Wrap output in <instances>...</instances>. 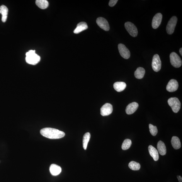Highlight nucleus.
Segmentation results:
<instances>
[{
  "label": "nucleus",
  "instance_id": "ddd939ff",
  "mask_svg": "<svg viewBox=\"0 0 182 182\" xmlns=\"http://www.w3.org/2000/svg\"><path fill=\"white\" fill-rule=\"evenodd\" d=\"M138 106H139V105L135 102H133L128 104L126 108V113L128 115H132L137 110Z\"/></svg>",
  "mask_w": 182,
  "mask_h": 182
},
{
  "label": "nucleus",
  "instance_id": "1a4fd4ad",
  "mask_svg": "<svg viewBox=\"0 0 182 182\" xmlns=\"http://www.w3.org/2000/svg\"><path fill=\"white\" fill-rule=\"evenodd\" d=\"M96 22L98 25L104 30L108 31L110 30V26L106 19L103 17H99L96 19Z\"/></svg>",
  "mask_w": 182,
  "mask_h": 182
},
{
  "label": "nucleus",
  "instance_id": "a878e982",
  "mask_svg": "<svg viewBox=\"0 0 182 182\" xmlns=\"http://www.w3.org/2000/svg\"><path fill=\"white\" fill-rule=\"evenodd\" d=\"M149 128L150 132L152 136H155L157 135L158 131L156 126H154L151 124H150L149 125Z\"/></svg>",
  "mask_w": 182,
  "mask_h": 182
},
{
  "label": "nucleus",
  "instance_id": "6ab92c4d",
  "mask_svg": "<svg viewBox=\"0 0 182 182\" xmlns=\"http://www.w3.org/2000/svg\"><path fill=\"white\" fill-rule=\"evenodd\" d=\"M157 148L159 154L162 155L164 156L166 154V148L165 145L164 143L161 141H160L157 143Z\"/></svg>",
  "mask_w": 182,
  "mask_h": 182
},
{
  "label": "nucleus",
  "instance_id": "393cba45",
  "mask_svg": "<svg viewBox=\"0 0 182 182\" xmlns=\"http://www.w3.org/2000/svg\"><path fill=\"white\" fill-rule=\"evenodd\" d=\"M131 145V141L129 139H126L124 141L121 148L123 150H127L129 149Z\"/></svg>",
  "mask_w": 182,
  "mask_h": 182
},
{
  "label": "nucleus",
  "instance_id": "dca6fc26",
  "mask_svg": "<svg viewBox=\"0 0 182 182\" xmlns=\"http://www.w3.org/2000/svg\"><path fill=\"white\" fill-rule=\"evenodd\" d=\"M149 153L153 158L155 161H157L159 159V155L157 150L152 145H149Z\"/></svg>",
  "mask_w": 182,
  "mask_h": 182
},
{
  "label": "nucleus",
  "instance_id": "20e7f679",
  "mask_svg": "<svg viewBox=\"0 0 182 182\" xmlns=\"http://www.w3.org/2000/svg\"><path fill=\"white\" fill-rule=\"evenodd\" d=\"M170 61L172 65L175 67H180L182 65L181 58L176 53L172 52L170 55Z\"/></svg>",
  "mask_w": 182,
  "mask_h": 182
},
{
  "label": "nucleus",
  "instance_id": "b1692460",
  "mask_svg": "<svg viewBox=\"0 0 182 182\" xmlns=\"http://www.w3.org/2000/svg\"><path fill=\"white\" fill-rule=\"evenodd\" d=\"M128 167L129 168L133 170H139L141 167L140 165L138 162H131L129 164H128Z\"/></svg>",
  "mask_w": 182,
  "mask_h": 182
},
{
  "label": "nucleus",
  "instance_id": "9d476101",
  "mask_svg": "<svg viewBox=\"0 0 182 182\" xmlns=\"http://www.w3.org/2000/svg\"><path fill=\"white\" fill-rule=\"evenodd\" d=\"M113 111V106L110 104L106 103L101 109V114L102 116H106L110 115Z\"/></svg>",
  "mask_w": 182,
  "mask_h": 182
},
{
  "label": "nucleus",
  "instance_id": "f03ea898",
  "mask_svg": "<svg viewBox=\"0 0 182 182\" xmlns=\"http://www.w3.org/2000/svg\"><path fill=\"white\" fill-rule=\"evenodd\" d=\"M26 61L28 64L35 65L40 62L41 58L36 54L35 50H30L26 54Z\"/></svg>",
  "mask_w": 182,
  "mask_h": 182
},
{
  "label": "nucleus",
  "instance_id": "9b49d317",
  "mask_svg": "<svg viewBox=\"0 0 182 182\" xmlns=\"http://www.w3.org/2000/svg\"><path fill=\"white\" fill-rule=\"evenodd\" d=\"M178 83L176 80L172 79L170 80L168 84L167 85L166 89L170 92H173L176 91L178 89Z\"/></svg>",
  "mask_w": 182,
  "mask_h": 182
},
{
  "label": "nucleus",
  "instance_id": "4468645a",
  "mask_svg": "<svg viewBox=\"0 0 182 182\" xmlns=\"http://www.w3.org/2000/svg\"><path fill=\"white\" fill-rule=\"evenodd\" d=\"M50 171L52 175L57 176L61 172L62 168L56 164H52L50 167Z\"/></svg>",
  "mask_w": 182,
  "mask_h": 182
},
{
  "label": "nucleus",
  "instance_id": "cd10ccee",
  "mask_svg": "<svg viewBox=\"0 0 182 182\" xmlns=\"http://www.w3.org/2000/svg\"><path fill=\"white\" fill-rule=\"evenodd\" d=\"M177 178H178L179 182H182V178L181 176H177Z\"/></svg>",
  "mask_w": 182,
  "mask_h": 182
},
{
  "label": "nucleus",
  "instance_id": "5701e85b",
  "mask_svg": "<svg viewBox=\"0 0 182 182\" xmlns=\"http://www.w3.org/2000/svg\"><path fill=\"white\" fill-rule=\"evenodd\" d=\"M91 138V134L89 133H86L83 136V146L84 150H86L88 143Z\"/></svg>",
  "mask_w": 182,
  "mask_h": 182
},
{
  "label": "nucleus",
  "instance_id": "4be33fe9",
  "mask_svg": "<svg viewBox=\"0 0 182 182\" xmlns=\"http://www.w3.org/2000/svg\"><path fill=\"white\" fill-rule=\"evenodd\" d=\"M36 4L38 8L42 9L47 8L49 6V2L46 0H37Z\"/></svg>",
  "mask_w": 182,
  "mask_h": 182
},
{
  "label": "nucleus",
  "instance_id": "f8f14e48",
  "mask_svg": "<svg viewBox=\"0 0 182 182\" xmlns=\"http://www.w3.org/2000/svg\"><path fill=\"white\" fill-rule=\"evenodd\" d=\"M162 19V15L161 13H158L153 18L152 26L153 28L156 29L159 27L161 24Z\"/></svg>",
  "mask_w": 182,
  "mask_h": 182
},
{
  "label": "nucleus",
  "instance_id": "bb28decb",
  "mask_svg": "<svg viewBox=\"0 0 182 182\" xmlns=\"http://www.w3.org/2000/svg\"><path fill=\"white\" fill-rule=\"evenodd\" d=\"M117 1V0H110L109 2V6L111 7H113L115 5Z\"/></svg>",
  "mask_w": 182,
  "mask_h": 182
},
{
  "label": "nucleus",
  "instance_id": "c85d7f7f",
  "mask_svg": "<svg viewBox=\"0 0 182 182\" xmlns=\"http://www.w3.org/2000/svg\"><path fill=\"white\" fill-rule=\"evenodd\" d=\"M179 53H180L181 55V56H182V48H181L180 49H179Z\"/></svg>",
  "mask_w": 182,
  "mask_h": 182
},
{
  "label": "nucleus",
  "instance_id": "aec40b11",
  "mask_svg": "<svg viewBox=\"0 0 182 182\" xmlns=\"http://www.w3.org/2000/svg\"><path fill=\"white\" fill-rule=\"evenodd\" d=\"M171 142L172 146L175 149H178L181 147V144L180 139L176 136L172 137Z\"/></svg>",
  "mask_w": 182,
  "mask_h": 182
},
{
  "label": "nucleus",
  "instance_id": "a211bd4d",
  "mask_svg": "<svg viewBox=\"0 0 182 182\" xmlns=\"http://www.w3.org/2000/svg\"><path fill=\"white\" fill-rule=\"evenodd\" d=\"M127 86V85L125 82H115L113 84L114 89L116 91L119 92L124 90Z\"/></svg>",
  "mask_w": 182,
  "mask_h": 182
},
{
  "label": "nucleus",
  "instance_id": "6e6552de",
  "mask_svg": "<svg viewBox=\"0 0 182 182\" xmlns=\"http://www.w3.org/2000/svg\"><path fill=\"white\" fill-rule=\"evenodd\" d=\"M118 49L120 55L124 59H129L130 57V52L124 45L122 44H120L118 45Z\"/></svg>",
  "mask_w": 182,
  "mask_h": 182
},
{
  "label": "nucleus",
  "instance_id": "39448f33",
  "mask_svg": "<svg viewBox=\"0 0 182 182\" xmlns=\"http://www.w3.org/2000/svg\"><path fill=\"white\" fill-rule=\"evenodd\" d=\"M178 21V18L176 16H173L170 19L166 27V31L169 35H172L174 32L176 24Z\"/></svg>",
  "mask_w": 182,
  "mask_h": 182
},
{
  "label": "nucleus",
  "instance_id": "423d86ee",
  "mask_svg": "<svg viewBox=\"0 0 182 182\" xmlns=\"http://www.w3.org/2000/svg\"><path fill=\"white\" fill-rule=\"evenodd\" d=\"M126 30L131 36L133 37H135L138 35V31L136 27L133 23L128 22L125 24Z\"/></svg>",
  "mask_w": 182,
  "mask_h": 182
},
{
  "label": "nucleus",
  "instance_id": "7ed1b4c3",
  "mask_svg": "<svg viewBox=\"0 0 182 182\" xmlns=\"http://www.w3.org/2000/svg\"><path fill=\"white\" fill-rule=\"evenodd\" d=\"M168 103L174 112H178L181 109V103L178 98L173 97L170 98L168 99Z\"/></svg>",
  "mask_w": 182,
  "mask_h": 182
},
{
  "label": "nucleus",
  "instance_id": "f3484780",
  "mask_svg": "<svg viewBox=\"0 0 182 182\" xmlns=\"http://www.w3.org/2000/svg\"><path fill=\"white\" fill-rule=\"evenodd\" d=\"M8 13V9L5 6L2 5L0 6V13L2 15V22H5L7 19V16Z\"/></svg>",
  "mask_w": 182,
  "mask_h": 182
},
{
  "label": "nucleus",
  "instance_id": "412c9836",
  "mask_svg": "<svg viewBox=\"0 0 182 182\" xmlns=\"http://www.w3.org/2000/svg\"><path fill=\"white\" fill-rule=\"evenodd\" d=\"M145 70L142 67H138L135 71L134 75L136 78L138 79H141L144 77L145 74Z\"/></svg>",
  "mask_w": 182,
  "mask_h": 182
},
{
  "label": "nucleus",
  "instance_id": "f257e3e1",
  "mask_svg": "<svg viewBox=\"0 0 182 182\" xmlns=\"http://www.w3.org/2000/svg\"><path fill=\"white\" fill-rule=\"evenodd\" d=\"M40 133L43 136L50 139H60L64 137L65 133L55 128H43L40 131Z\"/></svg>",
  "mask_w": 182,
  "mask_h": 182
},
{
  "label": "nucleus",
  "instance_id": "2eb2a0df",
  "mask_svg": "<svg viewBox=\"0 0 182 182\" xmlns=\"http://www.w3.org/2000/svg\"><path fill=\"white\" fill-rule=\"evenodd\" d=\"M88 28V26L86 22H82L77 24L76 28L74 31V33L75 34H78L82 31L87 30Z\"/></svg>",
  "mask_w": 182,
  "mask_h": 182
},
{
  "label": "nucleus",
  "instance_id": "0eeeda50",
  "mask_svg": "<svg viewBox=\"0 0 182 182\" xmlns=\"http://www.w3.org/2000/svg\"><path fill=\"white\" fill-rule=\"evenodd\" d=\"M161 61L159 56L157 54L154 55L153 57L152 62L153 70L155 72H159L161 69Z\"/></svg>",
  "mask_w": 182,
  "mask_h": 182
}]
</instances>
